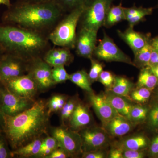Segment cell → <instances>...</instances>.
Here are the masks:
<instances>
[{
  "mask_svg": "<svg viewBox=\"0 0 158 158\" xmlns=\"http://www.w3.org/2000/svg\"><path fill=\"white\" fill-rule=\"evenodd\" d=\"M65 13L53 0L11 4L2 15V22L48 36Z\"/></svg>",
  "mask_w": 158,
  "mask_h": 158,
  "instance_id": "obj_1",
  "label": "cell"
},
{
  "mask_svg": "<svg viewBox=\"0 0 158 158\" xmlns=\"http://www.w3.org/2000/svg\"><path fill=\"white\" fill-rule=\"evenodd\" d=\"M50 116L47 101L42 99L36 100L31 108L16 116L5 115L3 133L11 150L47 135Z\"/></svg>",
  "mask_w": 158,
  "mask_h": 158,
  "instance_id": "obj_2",
  "label": "cell"
},
{
  "mask_svg": "<svg viewBox=\"0 0 158 158\" xmlns=\"http://www.w3.org/2000/svg\"><path fill=\"white\" fill-rule=\"evenodd\" d=\"M48 36L19 26L0 23V48L28 62L43 58L51 48Z\"/></svg>",
  "mask_w": 158,
  "mask_h": 158,
  "instance_id": "obj_3",
  "label": "cell"
},
{
  "mask_svg": "<svg viewBox=\"0 0 158 158\" xmlns=\"http://www.w3.org/2000/svg\"><path fill=\"white\" fill-rule=\"evenodd\" d=\"M85 6H82L65 13L52 32L48 38L55 46L75 48L77 29L80 17Z\"/></svg>",
  "mask_w": 158,
  "mask_h": 158,
  "instance_id": "obj_4",
  "label": "cell"
},
{
  "mask_svg": "<svg viewBox=\"0 0 158 158\" xmlns=\"http://www.w3.org/2000/svg\"><path fill=\"white\" fill-rule=\"evenodd\" d=\"M113 0H89L79 20L78 27L98 32L103 27L107 13Z\"/></svg>",
  "mask_w": 158,
  "mask_h": 158,
  "instance_id": "obj_5",
  "label": "cell"
},
{
  "mask_svg": "<svg viewBox=\"0 0 158 158\" xmlns=\"http://www.w3.org/2000/svg\"><path fill=\"white\" fill-rule=\"evenodd\" d=\"M50 135L56 139L59 147L65 150L71 157L83 154L81 138L78 132L66 126L49 128Z\"/></svg>",
  "mask_w": 158,
  "mask_h": 158,
  "instance_id": "obj_6",
  "label": "cell"
},
{
  "mask_svg": "<svg viewBox=\"0 0 158 158\" xmlns=\"http://www.w3.org/2000/svg\"><path fill=\"white\" fill-rule=\"evenodd\" d=\"M36 100L18 96L0 83V103L5 115L9 116L18 115L31 108Z\"/></svg>",
  "mask_w": 158,
  "mask_h": 158,
  "instance_id": "obj_7",
  "label": "cell"
},
{
  "mask_svg": "<svg viewBox=\"0 0 158 158\" xmlns=\"http://www.w3.org/2000/svg\"><path fill=\"white\" fill-rule=\"evenodd\" d=\"M93 57L106 62H123L134 66L131 59L117 46L105 32L102 39L94 49Z\"/></svg>",
  "mask_w": 158,
  "mask_h": 158,
  "instance_id": "obj_8",
  "label": "cell"
},
{
  "mask_svg": "<svg viewBox=\"0 0 158 158\" xmlns=\"http://www.w3.org/2000/svg\"><path fill=\"white\" fill-rule=\"evenodd\" d=\"M29 62L14 55L3 53L0 59V83L27 74Z\"/></svg>",
  "mask_w": 158,
  "mask_h": 158,
  "instance_id": "obj_9",
  "label": "cell"
},
{
  "mask_svg": "<svg viewBox=\"0 0 158 158\" xmlns=\"http://www.w3.org/2000/svg\"><path fill=\"white\" fill-rule=\"evenodd\" d=\"M52 67L43 58L29 62L27 73L32 77L38 86L40 93L44 92L56 85L52 77Z\"/></svg>",
  "mask_w": 158,
  "mask_h": 158,
  "instance_id": "obj_10",
  "label": "cell"
},
{
  "mask_svg": "<svg viewBox=\"0 0 158 158\" xmlns=\"http://www.w3.org/2000/svg\"><path fill=\"white\" fill-rule=\"evenodd\" d=\"M2 84L12 93L25 98L36 99L35 98L40 93L36 82L28 73L11 79Z\"/></svg>",
  "mask_w": 158,
  "mask_h": 158,
  "instance_id": "obj_11",
  "label": "cell"
},
{
  "mask_svg": "<svg viewBox=\"0 0 158 158\" xmlns=\"http://www.w3.org/2000/svg\"><path fill=\"white\" fill-rule=\"evenodd\" d=\"M78 133L81 138L83 153L101 149L109 141V135L104 128L88 127Z\"/></svg>",
  "mask_w": 158,
  "mask_h": 158,
  "instance_id": "obj_12",
  "label": "cell"
},
{
  "mask_svg": "<svg viewBox=\"0 0 158 158\" xmlns=\"http://www.w3.org/2000/svg\"><path fill=\"white\" fill-rule=\"evenodd\" d=\"M98 32L84 28H78L75 49L79 56L90 59L93 57L96 47Z\"/></svg>",
  "mask_w": 158,
  "mask_h": 158,
  "instance_id": "obj_13",
  "label": "cell"
},
{
  "mask_svg": "<svg viewBox=\"0 0 158 158\" xmlns=\"http://www.w3.org/2000/svg\"><path fill=\"white\" fill-rule=\"evenodd\" d=\"M89 98L90 103L103 126L119 115L108 101L104 94L97 95L92 92L90 93Z\"/></svg>",
  "mask_w": 158,
  "mask_h": 158,
  "instance_id": "obj_14",
  "label": "cell"
},
{
  "mask_svg": "<svg viewBox=\"0 0 158 158\" xmlns=\"http://www.w3.org/2000/svg\"><path fill=\"white\" fill-rule=\"evenodd\" d=\"M118 36L124 41L135 54L150 41V35L135 31L134 27H129L124 31H117Z\"/></svg>",
  "mask_w": 158,
  "mask_h": 158,
  "instance_id": "obj_15",
  "label": "cell"
},
{
  "mask_svg": "<svg viewBox=\"0 0 158 158\" xmlns=\"http://www.w3.org/2000/svg\"><path fill=\"white\" fill-rule=\"evenodd\" d=\"M92 122V116L88 107L78 102L69 119L68 127L75 131L78 132L88 127Z\"/></svg>",
  "mask_w": 158,
  "mask_h": 158,
  "instance_id": "obj_16",
  "label": "cell"
},
{
  "mask_svg": "<svg viewBox=\"0 0 158 158\" xmlns=\"http://www.w3.org/2000/svg\"><path fill=\"white\" fill-rule=\"evenodd\" d=\"M74 58L70 49L58 47L51 48L44 54L43 59L53 67L70 65L73 62Z\"/></svg>",
  "mask_w": 158,
  "mask_h": 158,
  "instance_id": "obj_17",
  "label": "cell"
},
{
  "mask_svg": "<svg viewBox=\"0 0 158 158\" xmlns=\"http://www.w3.org/2000/svg\"><path fill=\"white\" fill-rule=\"evenodd\" d=\"M133 125L127 118L118 115L103 126L109 135L120 137L129 132L132 129Z\"/></svg>",
  "mask_w": 158,
  "mask_h": 158,
  "instance_id": "obj_18",
  "label": "cell"
},
{
  "mask_svg": "<svg viewBox=\"0 0 158 158\" xmlns=\"http://www.w3.org/2000/svg\"><path fill=\"white\" fill-rule=\"evenodd\" d=\"M104 94L117 113L129 120L130 112L133 106L130 101L127 98L117 95L110 90Z\"/></svg>",
  "mask_w": 158,
  "mask_h": 158,
  "instance_id": "obj_19",
  "label": "cell"
},
{
  "mask_svg": "<svg viewBox=\"0 0 158 158\" xmlns=\"http://www.w3.org/2000/svg\"><path fill=\"white\" fill-rule=\"evenodd\" d=\"M153 8L137 7L135 6L130 8L124 7V12L125 20L127 21L129 27H134L144 20L148 15L152 14Z\"/></svg>",
  "mask_w": 158,
  "mask_h": 158,
  "instance_id": "obj_20",
  "label": "cell"
},
{
  "mask_svg": "<svg viewBox=\"0 0 158 158\" xmlns=\"http://www.w3.org/2000/svg\"><path fill=\"white\" fill-rule=\"evenodd\" d=\"M44 138L43 137H40L24 146L11 150V158H34L39 151Z\"/></svg>",
  "mask_w": 158,
  "mask_h": 158,
  "instance_id": "obj_21",
  "label": "cell"
},
{
  "mask_svg": "<svg viewBox=\"0 0 158 158\" xmlns=\"http://www.w3.org/2000/svg\"><path fill=\"white\" fill-rule=\"evenodd\" d=\"M148 145L147 138L142 135H137L123 140L116 147L123 150H143Z\"/></svg>",
  "mask_w": 158,
  "mask_h": 158,
  "instance_id": "obj_22",
  "label": "cell"
},
{
  "mask_svg": "<svg viewBox=\"0 0 158 158\" xmlns=\"http://www.w3.org/2000/svg\"><path fill=\"white\" fill-rule=\"evenodd\" d=\"M133 87L134 84L128 79L118 76H115L114 83L109 90L117 95L127 98Z\"/></svg>",
  "mask_w": 158,
  "mask_h": 158,
  "instance_id": "obj_23",
  "label": "cell"
},
{
  "mask_svg": "<svg viewBox=\"0 0 158 158\" xmlns=\"http://www.w3.org/2000/svg\"><path fill=\"white\" fill-rule=\"evenodd\" d=\"M123 20H125V18L124 7L122 6L121 3L118 6L112 5L107 13L103 27L110 28Z\"/></svg>",
  "mask_w": 158,
  "mask_h": 158,
  "instance_id": "obj_24",
  "label": "cell"
},
{
  "mask_svg": "<svg viewBox=\"0 0 158 158\" xmlns=\"http://www.w3.org/2000/svg\"><path fill=\"white\" fill-rule=\"evenodd\" d=\"M158 85V80L150 69L149 66L142 68L137 82L138 88H145L151 90Z\"/></svg>",
  "mask_w": 158,
  "mask_h": 158,
  "instance_id": "obj_25",
  "label": "cell"
},
{
  "mask_svg": "<svg viewBox=\"0 0 158 158\" xmlns=\"http://www.w3.org/2000/svg\"><path fill=\"white\" fill-rule=\"evenodd\" d=\"M69 80L79 88L88 93H92L93 92L91 87V83L89 79L88 74L84 69L77 71L71 74Z\"/></svg>",
  "mask_w": 158,
  "mask_h": 158,
  "instance_id": "obj_26",
  "label": "cell"
},
{
  "mask_svg": "<svg viewBox=\"0 0 158 158\" xmlns=\"http://www.w3.org/2000/svg\"><path fill=\"white\" fill-rule=\"evenodd\" d=\"M152 50L150 41L143 48L134 54L135 58L133 61L134 66L141 68L148 66Z\"/></svg>",
  "mask_w": 158,
  "mask_h": 158,
  "instance_id": "obj_27",
  "label": "cell"
},
{
  "mask_svg": "<svg viewBox=\"0 0 158 158\" xmlns=\"http://www.w3.org/2000/svg\"><path fill=\"white\" fill-rule=\"evenodd\" d=\"M78 102L77 99L75 97L68 98L64 106L59 112L61 125L68 126L69 122Z\"/></svg>",
  "mask_w": 158,
  "mask_h": 158,
  "instance_id": "obj_28",
  "label": "cell"
},
{
  "mask_svg": "<svg viewBox=\"0 0 158 158\" xmlns=\"http://www.w3.org/2000/svg\"><path fill=\"white\" fill-rule=\"evenodd\" d=\"M68 99V97L64 94H57L53 95L47 101V106L48 114L59 113Z\"/></svg>",
  "mask_w": 158,
  "mask_h": 158,
  "instance_id": "obj_29",
  "label": "cell"
},
{
  "mask_svg": "<svg viewBox=\"0 0 158 158\" xmlns=\"http://www.w3.org/2000/svg\"><path fill=\"white\" fill-rule=\"evenodd\" d=\"M65 13L86 6L89 0H53Z\"/></svg>",
  "mask_w": 158,
  "mask_h": 158,
  "instance_id": "obj_30",
  "label": "cell"
},
{
  "mask_svg": "<svg viewBox=\"0 0 158 158\" xmlns=\"http://www.w3.org/2000/svg\"><path fill=\"white\" fill-rule=\"evenodd\" d=\"M148 113V110L146 107L133 105L130 112L129 120L133 124L141 122L147 118Z\"/></svg>",
  "mask_w": 158,
  "mask_h": 158,
  "instance_id": "obj_31",
  "label": "cell"
},
{
  "mask_svg": "<svg viewBox=\"0 0 158 158\" xmlns=\"http://www.w3.org/2000/svg\"><path fill=\"white\" fill-rule=\"evenodd\" d=\"M52 77L54 83L56 85L69 80L70 74L65 70V66H55L52 69Z\"/></svg>",
  "mask_w": 158,
  "mask_h": 158,
  "instance_id": "obj_32",
  "label": "cell"
},
{
  "mask_svg": "<svg viewBox=\"0 0 158 158\" xmlns=\"http://www.w3.org/2000/svg\"><path fill=\"white\" fill-rule=\"evenodd\" d=\"M90 60L91 61V67L88 74L90 81L92 84L98 81L100 74L103 70V66L102 63L99 62L96 59H94L93 57Z\"/></svg>",
  "mask_w": 158,
  "mask_h": 158,
  "instance_id": "obj_33",
  "label": "cell"
},
{
  "mask_svg": "<svg viewBox=\"0 0 158 158\" xmlns=\"http://www.w3.org/2000/svg\"><path fill=\"white\" fill-rule=\"evenodd\" d=\"M151 90L145 88H138L131 94V98L134 101L139 103L146 102L150 97Z\"/></svg>",
  "mask_w": 158,
  "mask_h": 158,
  "instance_id": "obj_34",
  "label": "cell"
},
{
  "mask_svg": "<svg viewBox=\"0 0 158 158\" xmlns=\"http://www.w3.org/2000/svg\"><path fill=\"white\" fill-rule=\"evenodd\" d=\"M11 150L4 133H0V158H11Z\"/></svg>",
  "mask_w": 158,
  "mask_h": 158,
  "instance_id": "obj_35",
  "label": "cell"
},
{
  "mask_svg": "<svg viewBox=\"0 0 158 158\" xmlns=\"http://www.w3.org/2000/svg\"><path fill=\"white\" fill-rule=\"evenodd\" d=\"M115 77V76L110 71L103 70L100 74L98 81L100 82L105 87L110 88L114 83Z\"/></svg>",
  "mask_w": 158,
  "mask_h": 158,
  "instance_id": "obj_36",
  "label": "cell"
},
{
  "mask_svg": "<svg viewBox=\"0 0 158 158\" xmlns=\"http://www.w3.org/2000/svg\"><path fill=\"white\" fill-rule=\"evenodd\" d=\"M59 147V143L56 139L50 135L44 138L40 150L49 149L54 151Z\"/></svg>",
  "mask_w": 158,
  "mask_h": 158,
  "instance_id": "obj_37",
  "label": "cell"
},
{
  "mask_svg": "<svg viewBox=\"0 0 158 158\" xmlns=\"http://www.w3.org/2000/svg\"><path fill=\"white\" fill-rule=\"evenodd\" d=\"M148 123L151 127L158 128V104L155 105L148 113Z\"/></svg>",
  "mask_w": 158,
  "mask_h": 158,
  "instance_id": "obj_38",
  "label": "cell"
},
{
  "mask_svg": "<svg viewBox=\"0 0 158 158\" xmlns=\"http://www.w3.org/2000/svg\"><path fill=\"white\" fill-rule=\"evenodd\" d=\"M123 158H143L145 154L143 150H133L123 149Z\"/></svg>",
  "mask_w": 158,
  "mask_h": 158,
  "instance_id": "obj_39",
  "label": "cell"
},
{
  "mask_svg": "<svg viewBox=\"0 0 158 158\" xmlns=\"http://www.w3.org/2000/svg\"><path fill=\"white\" fill-rule=\"evenodd\" d=\"M71 157L70 155L65 150L61 148H58L54 150L50 154L47 156L45 158H67Z\"/></svg>",
  "mask_w": 158,
  "mask_h": 158,
  "instance_id": "obj_40",
  "label": "cell"
},
{
  "mask_svg": "<svg viewBox=\"0 0 158 158\" xmlns=\"http://www.w3.org/2000/svg\"><path fill=\"white\" fill-rule=\"evenodd\" d=\"M106 157V153L100 149L84 152L82 155V158H104Z\"/></svg>",
  "mask_w": 158,
  "mask_h": 158,
  "instance_id": "obj_41",
  "label": "cell"
},
{
  "mask_svg": "<svg viewBox=\"0 0 158 158\" xmlns=\"http://www.w3.org/2000/svg\"><path fill=\"white\" fill-rule=\"evenodd\" d=\"M149 153L151 156H158V135L153 138L151 143Z\"/></svg>",
  "mask_w": 158,
  "mask_h": 158,
  "instance_id": "obj_42",
  "label": "cell"
},
{
  "mask_svg": "<svg viewBox=\"0 0 158 158\" xmlns=\"http://www.w3.org/2000/svg\"><path fill=\"white\" fill-rule=\"evenodd\" d=\"M123 150L119 148L116 147L110 151L109 157L110 158H123Z\"/></svg>",
  "mask_w": 158,
  "mask_h": 158,
  "instance_id": "obj_43",
  "label": "cell"
},
{
  "mask_svg": "<svg viewBox=\"0 0 158 158\" xmlns=\"http://www.w3.org/2000/svg\"><path fill=\"white\" fill-rule=\"evenodd\" d=\"M156 64H158V51L153 50L148 66Z\"/></svg>",
  "mask_w": 158,
  "mask_h": 158,
  "instance_id": "obj_44",
  "label": "cell"
},
{
  "mask_svg": "<svg viewBox=\"0 0 158 158\" xmlns=\"http://www.w3.org/2000/svg\"><path fill=\"white\" fill-rule=\"evenodd\" d=\"M5 123V114L3 113L0 103V133H3Z\"/></svg>",
  "mask_w": 158,
  "mask_h": 158,
  "instance_id": "obj_45",
  "label": "cell"
},
{
  "mask_svg": "<svg viewBox=\"0 0 158 158\" xmlns=\"http://www.w3.org/2000/svg\"><path fill=\"white\" fill-rule=\"evenodd\" d=\"M150 44L153 50L158 51V36L151 39Z\"/></svg>",
  "mask_w": 158,
  "mask_h": 158,
  "instance_id": "obj_46",
  "label": "cell"
},
{
  "mask_svg": "<svg viewBox=\"0 0 158 158\" xmlns=\"http://www.w3.org/2000/svg\"><path fill=\"white\" fill-rule=\"evenodd\" d=\"M150 69L152 72L156 76L158 80V64L149 65Z\"/></svg>",
  "mask_w": 158,
  "mask_h": 158,
  "instance_id": "obj_47",
  "label": "cell"
},
{
  "mask_svg": "<svg viewBox=\"0 0 158 158\" xmlns=\"http://www.w3.org/2000/svg\"><path fill=\"white\" fill-rule=\"evenodd\" d=\"M5 5L7 8L11 6V0H0V5Z\"/></svg>",
  "mask_w": 158,
  "mask_h": 158,
  "instance_id": "obj_48",
  "label": "cell"
},
{
  "mask_svg": "<svg viewBox=\"0 0 158 158\" xmlns=\"http://www.w3.org/2000/svg\"><path fill=\"white\" fill-rule=\"evenodd\" d=\"M48 0H16L18 2H38Z\"/></svg>",
  "mask_w": 158,
  "mask_h": 158,
  "instance_id": "obj_49",
  "label": "cell"
},
{
  "mask_svg": "<svg viewBox=\"0 0 158 158\" xmlns=\"http://www.w3.org/2000/svg\"><path fill=\"white\" fill-rule=\"evenodd\" d=\"M3 52L1 50V49L0 48V59H1V57H2V55H3Z\"/></svg>",
  "mask_w": 158,
  "mask_h": 158,
  "instance_id": "obj_50",
  "label": "cell"
},
{
  "mask_svg": "<svg viewBox=\"0 0 158 158\" xmlns=\"http://www.w3.org/2000/svg\"><path fill=\"white\" fill-rule=\"evenodd\" d=\"M156 132L158 133V128L157 129L155 130Z\"/></svg>",
  "mask_w": 158,
  "mask_h": 158,
  "instance_id": "obj_51",
  "label": "cell"
},
{
  "mask_svg": "<svg viewBox=\"0 0 158 158\" xmlns=\"http://www.w3.org/2000/svg\"><path fill=\"white\" fill-rule=\"evenodd\" d=\"M157 94H158V93H157Z\"/></svg>",
  "mask_w": 158,
  "mask_h": 158,
  "instance_id": "obj_52",
  "label": "cell"
}]
</instances>
